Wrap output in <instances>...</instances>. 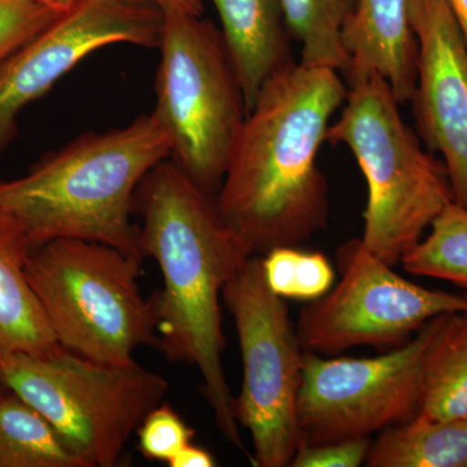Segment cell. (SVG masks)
<instances>
[{
	"label": "cell",
	"mask_w": 467,
	"mask_h": 467,
	"mask_svg": "<svg viewBox=\"0 0 467 467\" xmlns=\"http://www.w3.org/2000/svg\"><path fill=\"white\" fill-rule=\"evenodd\" d=\"M138 245L158 263L162 288L150 301L158 347L171 362L201 371L205 398L227 441L243 450L225 371L220 299L254 256L226 225L216 196L205 192L171 158L155 165L135 192Z\"/></svg>",
	"instance_id": "obj_1"
},
{
	"label": "cell",
	"mask_w": 467,
	"mask_h": 467,
	"mask_svg": "<svg viewBox=\"0 0 467 467\" xmlns=\"http://www.w3.org/2000/svg\"><path fill=\"white\" fill-rule=\"evenodd\" d=\"M347 92L337 70L294 61L264 85L245 116L216 202L254 256L297 247L327 226L317 156Z\"/></svg>",
	"instance_id": "obj_2"
},
{
	"label": "cell",
	"mask_w": 467,
	"mask_h": 467,
	"mask_svg": "<svg viewBox=\"0 0 467 467\" xmlns=\"http://www.w3.org/2000/svg\"><path fill=\"white\" fill-rule=\"evenodd\" d=\"M168 158L171 146L152 113L79 135L26 174L0 181V233L27 254L58 239H81L143 259L135 192Z\"/></svg>",
	"instance_id": "obj_3"
},
{
	"label": "cell",
	"mask_w": 467,
	"mask_h": 467,
	"mask_svg": "<svg viewBox=\"0 0 467 467\" xmlns=\"http://www.w3.org/2000/svg\"><path fill=\"white\" fill-rule=\"evenodd\" d=\"M342 115L326 142L346 146L368 184L361 241L389 265L422 241L453 201L447 169L405 124L400 103L379 75L349 82Z\"/></svg>",
	"instance_id": "obj_4"
},
{
	"label": "cell",
	"mask_w": 467,
	"mask_h": 467,
	"mask_svg": "<svg viewBox=\"0 0 467 467\" xmlns=\"http://www.w3.org/2000/svg\"><path fill=\"white\" fill-rule=\"evenodd\" d=\"M140 257L99 242L58 239L27 254L26 273L58 346L79 358L133 367L135 350L158 347Z\"/></svg>",
	"instance_id": "obj_5"
},
{
	"label": "cell",
	"mask_w": 467,
	"mask_h": 467,
	"mask_svg": "<svg viewBox=\"0 0 467 467\" xmlns=\"http://www.w3.org/2000/svg\"><path fill=\"white\" fill-rule=\"evenodd\" d=\"M164 17L152 115L167 137L171 159L216 196L247 116L241 85L211 21Z\"/></svg>",
	"instance_id": "obj_6"
},
{
	"label": "cell",
	"mask_w": 467,
	"mask_h": 467,
	"mask_svg": "<svg viewBox=\"0 0 467 467\" xmlns=\"http://www.w3.org/2000/svg\"><path fill=\"white\" fill-rule=\"evenodd\" d=\"M0 378L45 417L84 467L116 466L169 389L164 377L138 364H98L66 349L50 358L0 356Z\"/></svg>",
	"instance_id": "obj_7"
},
{
	"label": "cell",
	"mask_w": 467,
	"mask_h": 467,
	"mask_svg": "<svg viewBox=\"0 0 467 467\" xmlns=\"http://www.w3.org/2000/svg\"><path fill=\"white\" fill-rule=\"evenodd\" d=\"M223 300L232 313L243 362L234 411L250 431L252 465L291 466L301 447L297 401L304 355L288 306L270 290L261 256H252L227 282Z\"/></svg>",
	"instance_id": "obj_8"
},
{
	"label": "cell",
	"mask_w": 467,
	"mask_h": 467,
	"mask_svg": "<svg viewBox=\"0 0 467 467\" xmlns=\"http://www.w3.org/2000/svg\"><path fill=\"white\" fill-rule=\"evenodd\" d=\"M442 317L377 358H324L306 352L297 401L301 445L370 438L416 418L423 356Z\"/></svg>",
	"instance_id": "obj_9"
},
{
	"label": "cell",
	"mask_w": 467,
	"mask_h": 467,
	"mask_svg": "<svg viewBox=\"0 0 467 467\" xmlns=\"http://www.w3.org/2000/svg\"><path fill=\"white\" fill-rule=\"evenodd\" d=\"M339 284L303 308L296 331L306 352L333 356L353 347H399L436 317L467 310V296L429 290L393 272L361 239L337 252Z\"/></svg>",
	"instance_id": "obj_10"
},
{
	"label": "cell",
	"mask_w": 467,
	"mask_h": 467,
	"mask_svg": "<svg viewBox=\"0 0 467 467\" xmlns=\"http://www.w3.org/2000/svg\"><path fill=\"white\" fill-rule=\"evenodd\" d=\"M164 14L152 0H81L0 67V152L17 116L92 52L109 46L159 48Z\"/></svg>",
	"instance_id": "obj_11"
},
{
	"label": "cell",
	"mask_w": 467,
	"mask_h": 467,
	"mask_svg": "<svg viewBox=\"0 0 467 467\" xmlns=\"http://www.w3.org/2000/svg\"><path fill=\"white\" fill-rule=\"evenodd\" d=\"M417 81L411 101L418 135L439 153L453 201L467 209V45L445 0H411Z\"/></svg>",
	"instance_id": "obj_12"
},
{
	"label": "cell",
	"mask_w": 467,
	"mask_h": 467,
	"mask_svg": "<svg viewBox=\"0 0 467 467\" xmlns=\"http://www.w3.org/2000/svg\"><path fill=\"white\" fill-rule=\"evenodd\" d=\"M411 0H355L343 29L347 84L379 75L399 103L410 101L417 81V41Z\"/></svg>",
	"instance_id": "obj_13"
},
{
	"label": "cell",
	"mask_w": 467,
	"mask_h": 467,
	"mask_svg": "<svg viewBox=\"0 0 467 467\" xmlns=\"http://www.w3.org/2000/svg\"><path fill=\"white\" fill-rule=\"evenodd\" d=\"M221 36L250 112L264 85L294 63L279 0H211Z\"/></svg>",
	"instance_id": "obj_14"
},
{
	"label": "cell",
	"mask_w": 467,
	"mask_h": 467,
	"mask_svg": "<svg viewBox=\"0 0 467 467\" xmlns=\"http://www.w3.org/2000/svg\"><path fill=\"white\" fill-rule=\"evenodd\" d=\"M26 252L0 233V356L50 358L63 350L27 281Z\"/></svg>",
	"instance_id": "obj_15"
},
{
	"label": "cell",
	"mask_w": 467,
	"mask_h": 467,
	"mask_svg": "<svg viewBox=\"0 0 467 467\" xmlns=\"http://www.w3.org/2000/svg\"><path fill=\"white\" fill-rule=\"evenodd\" d=\"M368 467H467V420L418 414L383 430L371 442Z\"/></svg>",
	"instance_id": "obj_16"
},
{
	"label": "cell",
	"mask_w": 467,
	"mask_h": 467,
	"mask_svg": "<svg viewBox=\"0 0 467 467\" xmlns=\"http://www.w3.org/2000/svg\"><path fill=\"white\" fill-rule=\"evenodd\" d=\"M420 414L434 420H467V310L444 316L427 347Z\"/></svg>",
	"instance_id": "obj_17"
},
{
	"label": "cell",
	"mask_w": 467,
	"mask_h": 467,
	"mask_svg": "<svg viewBox=\"0 0 467 467\" xmlns=\"http://www.w3.org/2000/svg\"><path fill=\"white\" fill-rule=\"evenodd\" d=\"M0 467H84L50 423L7 389L0 393Z\"/></svg>",
	"instance_id": "obj_18"
},
{
	"label": "cell",
	"mask_w": 467,
	"mask_h": 467,
	"mask_svg": "<svg viewBox=\"0 0 467 467\" xmlns=\"http://www.w3.org/2000/svg\"><path fill=\"white\" fill-rule=\"evenodd\" d=\"M355 0H279L291 38L301 47L300 63L344 73L348 57L343 29Z\"/></svg>",
	"instance_id": "obj_19"
},
{
	"label": "cell",
	"mask_w": 467,
	"mask_h": 467,
	"mask_svg": "<svg viewBox=\"0 0 467 467\" xmlns=\"http://www.w3.org/2000/svg\"><path fill=\"white\" fill-rule=\"evenodd\" d=\"M429 230L402 257V266L410 275L451 282L467 296V209L451 202Z\"/></svg>",
	"instance_id": "obj_20"
},
{
	"label": "cell",
	"mask_w": 467,
	"mask_h": 467,
	"mask_svg": "<svg viewBox=\"0 0 467 467\" xmlns=\"http://www.w3.org/2000/svg\"><path fill=\"white\" fill-rule=\"evenodd\" d=\"M261 261L267 285L282 299L317 300L333 287V266L319 252L278 247Z\"/></svg>",
	"instance_id": "obj_21"
},
{
	"label": "cell",
	"mask_w": 467,
	"mask_h": 467,
	"mask_svg": "<svg viewBox=\"0 0 467 467\" xmlns=\"http://www.w3.org/2000/svg\"><path fill=\"white\" fill-rule=\"evenodd\" d=\"M138 448L147 460L171 462L174 456L192 444V429L168 402L162 401L147 414L137 430Z\"/></svg>",
	"instance_id": "obj_22"
},
{
	"label": "cell",
	"mask_w": 467,
	"mask_h": 467,
	"mask_svg": "<svg viewBox=\"0 0 467 467\" xmlns=\"http://www.w3.org/2000/svg\"><path fill=\"white\" fill-rule=\"evenodd\" d=\"M58 16L36 0H0V67Z\"/></svg>",
	"instance_id": "obj_23"
},
{
	"label": "cell",
	"mask_w": 467,
	"mask_h": 467,
	"mask_svg": "<svg viewBox=\"0 0 467 467\" xmlns=\"http://www.w3.org/2000/svg\"><path fill=\"white\" fill-rule=\"evenodd\" d=\"M370 438L301 445L292 460V467H358L367 462Z\"/></svg>",
	"instance_id": "obj_24"
},
{
	"label": "cell",
	"mask_w": 467,
	"mask_h": 467,
	"mask_svg": "<svg viewBox=\"0 0 467 467\" xmlns=\"http://www.w3.org/2000/svg\"><path fill=\"white\" fill-rule=\"evenodd\" d=\"M169 467H213L216 461L208 451L202 450L198 445L192 444L184 447L173 460L168 463Z\"/></svg>",
	"instance_id": "obj_25"
},
{
	"label": "cell",
	"mask_w": 467,
	"mask_h": 467,
	"mask_svg": "<svg viewBox=\"0 0 467 467\" xmlns=\"http://www.w3.org/2000/svg\"><path fill=\"white\" fill-rule=\"evenodd\" d=\"M164 16L168 15H190V16H202V0H152Z\"/></svg>",
	"instance_id": "obj_26"
},
{
	"label": "cell",
	"mask_w": 467,
	"mask_h": 467,
	"mask_svg": "<svg viewBox=\"0 0 467 467\" xmlns=\"http://www.w3.org/2000/svg\"><path fill=\"white\" fill-rule=\"evenodd\" d=\"M445 2L450 5L467 45V0H445Z\"/></svg>",
	"instance_id": "obj_27"
},
{
	"label": "cell",
	"mask_w": 467,
	"mask_h": 467,
	"mask_svg": "<svg viewBox=\"0 0 467 467\" xmlns=\"http://www.w3.org/2000/svg\"><path fill=\"white\" fill-rule=\"evenodd\" d=\"M36 2L41 3L45 7L50 8L55 14L63 15L75 7L77 3L81 0H36Z\"/></svg>",
	"instance_id": "obj_28"
},
{
	"label": "cell",
	"mask_w": 467,
	"mask_h": 467,
	"mask_svg": "<svg viewBox=\"0 0 467 467\" xmlns=\"http://www.w3.org/2000/svg\"><path fill=\"white\" fill-rule=\"evenodd\" d=\"M7 386H5V382H3L2 378H0V393L7 391Z\"/></svg>",
	"instance_id": "obj_29"
}]
</instances>
